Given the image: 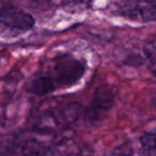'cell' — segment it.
I'll return each instance as SVG.
<instances>
[{"mask_svg": "<svg viewBox=\"0 0 156 156\" xmlns=\"http://www.w3.org/2000/svg\"><path fill=\"white\" fill-rule=\"evenodd\" d=\"M85 71L86 65L82 60L69 54H64L53 59V64L47 76L56 90L68 89L80 81Z\"/></svg>", "mask_w": 156, "mask_h": 156, "instance_id": "obj_1", "label": "cell"}, {"mask_svg": "<svg viewBox=\"0 0 156 156\" xmlns=\"http://www.w3.org/2000/svg\"><path fill=\"white\" fill-rule=\"evenodd\" d=\"M118 16L131 21L146 23L156 21V2L124 1L114 4Z\"/></svg>", "mask_w": 156, "mask_h": 156, "instance_id": "obj_2", "label": "cell"}, {"mask_svg": "<svg viewBox=\"0 0 156 156\" xmlns=\"http://www.w3.org/2000/svg\"><path fill=\"white\" fill-rule=\"evenodd\" d=\"M0 24L12 30L27 31L35 26L34 17L25 10L13 5L1 6Z\"/></svg>", "mask_w": 156, "mask_h": 156, "instance_id": "obj_3", "label": "cell"}, {"mask_svg": "<svg viewBox=\"0 0 156 156\" xmlns=\"http://www.w3.org/2000/svg\"><path fill=\"white\" fill-rule=\"evenodd\" d=\"M114 103V93L112 89L107 87L99 88L94 96L90 106L87 111V119L90 123L101 122L108 114Z\"/></svg>", "mask_w": 156, "mask_h": 156, "instance_id": "obj_4", "label": "cell"}, {"mask_svg": "<svg viewBox=\"0 0 156 156\" xmlns=\"http://www.w3.org/2000/svg\"><path fill=\"white\" fill-rule=\"evenodd\" d=\"M27 90L34 95L43 96L55 91L56 89L49 78L45 74H41L35 76L28 81Z\"/></svg>", "mask_w": 156, "mask_h": 156, "instance_id": "obj_5", "label": "cell"}, {"mask_svg": "<svg viewBox=\"0 0 156 156\" xmlns=\"http://www.w3.org/2000/svg\"><path fill=\"white\" fill-rule=\"evenodd\" d=\"M140 141L143 155L156 156V129L145 133Z\"/></svg>", "mask_w": 156, "mask_h": 156, "instance_id": "obj_6", "label": "cell"}, {"mask_svg": "<svg viewBox=\"0 0 156 156\" xmlns=\"http://www.w3.org/2000/svg\"><path fill=\"white\" fill-rule=\"evenodd\" d=\"M144 54L152 62H156V37L152 38L145 44Z\"/></svg>", "mask_w": 156, "mask_h": 156, "instance_id": "obj_7", "label": "cell"}, {"mask_svg": "<svg viewBox=\"0 0 156 156\" xmlns=\"http://www.w3.org/2000/svg\"><path fill=\"white\" fill-rule=\"evenodd\" d=\"M133 155V150L131 146L127 144H122L115 148L111 154L106 156H132Z\"/></svg>", "mask_w": 156, "mask_h": 156, "instance_id": "obj_8", "label": "cell"}, {"mask_svg": "<svg viewBox=\"0 0 156 156\" xmlns=\"http://www.w3.org/2000/svg\"><path fill=\"white\" fill-rule=\"evenodd\" d=\"M150 70L152 72V74L156 77V62H152L151 66H150Z\"/></svg>", "mask_w": 156, "mask_h": 156, "instance_id": "obj_9", "label": "cell"}, {"mask_svg": "<svg viewBox=\"0 0 156 156\" xmlns=\"http://www.w3.org/2000/svg\"><path fill=\"white\" fill-rule=\"evenodd\" d=\"M23 156H41L39 154H36V153H27L25 154Z\"/></svg>", "mask_w": 156, "mask_h": 156, "instance_id": "obj_10", "label": "cell"}, {"mask_svg": "<svg viewBox=\"0 0 156 156\" xmlns=\"http://www.w3.org/2000/svg\"><path fill=\"white\" fill-rule=\"evenodd\" d=\"M1 6H2V5H1V4H0V8H1Z\"/></svg>", "mask_w": 156, "mask_h": 156, "instance_id": "obj_11", "label": "cell"}]
</instances>
